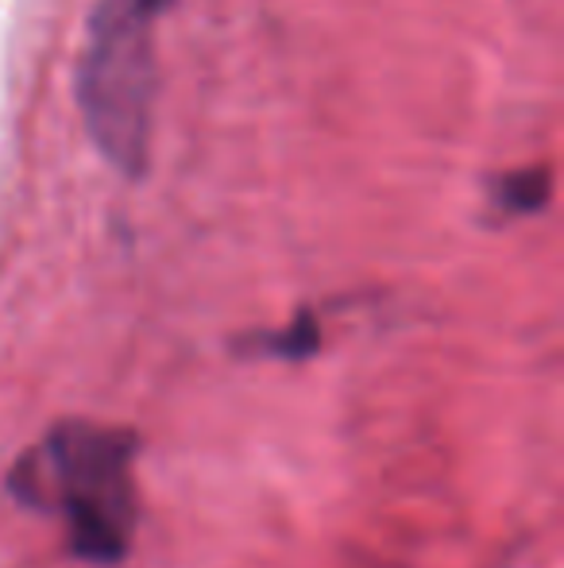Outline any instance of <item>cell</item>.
<instances>
[{
  "instance_id": "cell-3",
  "label": "cell",
  "mask_w": 564,
  "mask_h": 568,
  "mask_svg": "<svg viewBox=\"0 0 564 568\" xmlns=\"http://www.w3.org/2000/svg\"><path fill=\"white\" fill-rule=\"evenodd\" d=\"M550 166H526V171H514V174H503L495 182V202L506 205L511 213H534L550 202Z\"/></svg>"
},
{
  "instance_id": "cell-4",
  "label": "cell",
  "mask_w": 564,
  "mask_h": 568,
  "mask_svg": "<svg viewBox=\"0 0 564 568\" xmlns=\"http://www.w3.org/2000/svg\"><path fill=\"white\" fill-rule=\"evenodd\" d=\"M124 4H132V8H136V12H143V16H158L166 4H171V0H124Z\"/></svg>"
},
{
  "instance_id": "cell-2",
  "label": "cell",
  "mask_w": 564,
  "mask_h": 568,
  "mask_svg": "<svg viewBox=\"0 0 564 568\" xmlns=\"http://www.w3.org/2000/svg\"><path fill=\"white\" fill-rule=\"evenodd\" d=\"M124 445H113L105 434L66 429L54 449L59 464V491L66 499L70 523L82 546L109 554L124 541L129 499H124Z\"/></svg>"
},
{
  "instance_id": "cell-1",
  "label": "cell",
  "mask_w": 564,
  "mask_h": 568,
  "mask_svg": "<svg viewBox=\"0 0 564 568\" xmlns=\"http://www.w3.org/2000/svg\"><path fill=\"white\" fill-rule=\"evenodd\" d=\"M155 90L158 70L151 16L124 0H105L93 16L90 47L78 74V101L93 143L124 174H136L147 163Z\"/></svg>"
}]
</instances>
